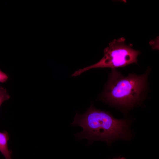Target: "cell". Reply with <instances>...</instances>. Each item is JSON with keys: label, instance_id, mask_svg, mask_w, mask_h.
Returning <instances> with one entry per match:
<instances>
[{"label": "cell", "instance_id": "6da1fadb", "mask_svg": "<svg viewBox=\"0 0 159 159\" xmlns=\"http://www.w3.org/2000/svg\"><path fill=\"white\" fill-rule=\"evenodd\" d=\"M71 125L82 127V131L75 135L78 139L86 138L89 143L100 140L109 144L117 139L127 140L130 137L128 120L116 119L109 112L95 108L93 104L83 114L77 112Z\"/></svg>", "mask_w": 159, "mask_h": 159}, {"label": "cell", "instance_id": "7a4b0ae2", "mask_svg": "<svg viewBox=\"0 0 159 159\" xmlns=\"http://www.w3.org/2000/svg\"><path fill=\"white\" fill-rule=\"evenodd\" d=\"M150 70L143 74L134 73L124 76L116 69H112L101 96L103 101L122 109H129L138 104L148 91V78Z\"/></svg>", "mask_w": 159, "mask_h": 159}, {"label": "cell", "instance_id": "3957f363", "mask_svg": "<svg viewBox=\"0 0 159 159\" xmlns=\"http://www.w3.org/2000/svg\"><path fill=\"white\" fill-rule=\"evenodd\" d=\"M125 39L121 37L114 39L104 50L103 57L97 63L76 71L71 76L80 75L90 69L110 68L112 69L123 67L132 63H137V57L141 54L138 50L133 49L132 44H126Z\"/></svg>", "mask_w": 159, "mask_h": 159}, {"label": "cell", "instance_id": "277c9868", "mask_svg": "<svg viewBox=\"0 0 159 159\" xmlns=\"http://www.w3.org/2000/svg\"><path fill=\"white\" fill-rule=\"evenodd\" d=\"M9 139V135L7 131L0 132V152L6 159H12V151L9 149L8 147Z\"/></svg>", "mask_w": 159, "mask_h": 159}, {"label": "cell", "instance_id": "5b68a950", "mask_svg": "<svg viewBox=\"0 0 159 159\" xmlns=\"http://www.w3.org/2000/svg\"><path fill=\"white\" fill-rule=\"evenodd\" d=\"M10 98V95L7 92L0 94V107L2 103L5 101L9 99Z\"/></svg>", "mask_w": 159, "mask_h": 159}, {"label": "cell", "instance_id": "8992f818", "mask_svg": "<svg viewBox=\"0 0 159 159\" xmlns=\"http://www.w3.org/2000/svg\"><path fill=\"white\" fill-rule=\"evenodd\" d=\"M7 75L0 70V82L3 83L7 81L8 79Z\"/></svg>", "mask_w": 159, "mask_h": 159}, {"label": "cell", "instance_id": "52a82bcc", "mask_svg": "<svg viewBox=\"0 0 159 159\" xmlns=\"http://www.w3.org/2000/svg\"><path fill=\"white\" fill-rule=\"evenodd\" d=\"M6 92H7V91L6 89L0 87V94Z\"/></svg>", "mask_w": 159, "mask_h": 159}, {"label": "cell", "instance_id": "ba28073f", "mask_svg": "<svg viewBox=\"0 0 159 159\" xmlns=\"http://www.w3.org/2000/svg\"></svg>", "mask_w": 159, "mask_h": 159}]
</instances>
